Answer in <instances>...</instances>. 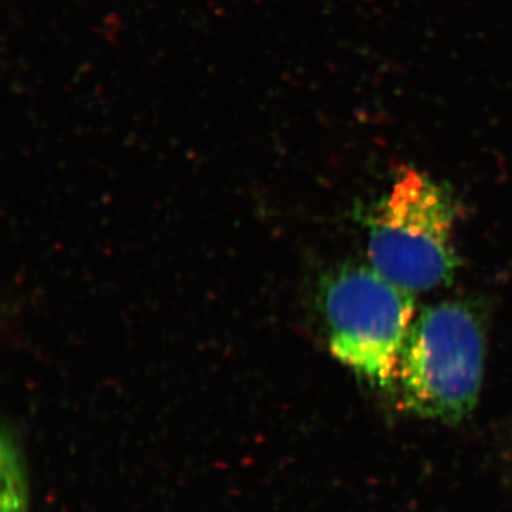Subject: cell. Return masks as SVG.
Here are the masks:
<instances>
[{"mask_svg":"<svg viewBox=\"0 0 512 512\" xmlns=\"http://www.w3.org/2000/svg\"><path fill=\"white\" fill-rule=\"evenodd\" d=\"M2 512H29L25 457L15 434L8 430L2 434Z\"/></svg>","mask_w":512,"mask_h":512,"instance_id":"4","label":"cell"},{"mask_svg":"<svg viewBox=\"0 0 512 512\" xmlns=\"http://www.w3.org/2000/svg\"><path fill=\"white\" fill-rule=\"evenodd\" d=\"M484 363L485 332L476 309L467 302H441L414 319L394 383L410 412L457 423L476 407Z\"/></svg>","mask_w":512,"mask_h":512,"instance_id":"2","label":"cell"},{"mask_svg":"<svg viewBox=\"0 0 512 512\" xmlns=\"http://www.w3.org/2000/svg\"><path fill=\"white\" fill-rule=\"evenodd\" d=\"M457 218V202L443 184L416 168H400L367 214L370 266L412 293L450 284L460 265Z\"/></svg>","mask_w":512,"mask_h":512,"instance_id":"1","label":"cell"},{"mask_svg":"<svg viewBox=\"0 0 512 512\" xmlns=\"http://www.w3.org/2000/svg\"><path fill=\"white\" fill-rule=\"evenodd\" d=\"M320 299L333 356L367 382L393 384L416 319L413 293L370 265H349L326 279Z\"/></svg>","mask_w":512,"mask_h":512,"instance_id":"3","label":"cell"}]
</instances>
